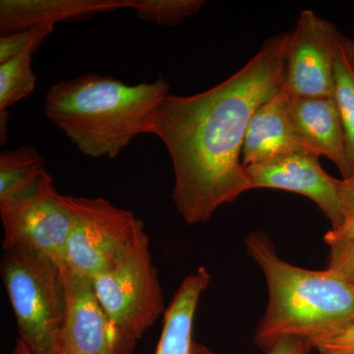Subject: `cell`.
I'll return each instance as SVG.
<instances>
[{
    "instance_id": "22",
    "label": "cell",
    "mask_w": 354,
    "mask_h": 354,
    "mask_svg": "<svg viewBox=\"0 0 354 354\" xmlns=\"http://www.w3.org/2000/svg\"><path fill=\"white\" fill-rule=\"evenodd\" d=\"M339 204L344 221L354 216V174L339 180Z\"/></svg>"
},
{
    "instance_id": "2",
    "label": "cell",
    "mask_w": 354,
    "mask_h": 354,
    "mask_svg": "<svg viewBox=\"0 0 354 354\" xmlns=\"http://www.w3.org/2000/svg\"><path fill=\"white\" fill-rule=\"evenodd\" d=\"M169 95V85L162 79L131 86L113 76L85 74L53 84L44 109L84 155L113 158L135 137L152 134Z\"/></svg>"
},
{
    "instance_id": "25",
    "label": "cell",
    "mask_w": 354,
    "mask_h": 354,
    "mask_svg": "<svg viewBox=\"0 0 354 354\" xmlns=\"http://www.w3.org/2000/svg\"><path fill=\"white\" fill-rule=\"evenodd\" d=\"M193 354H216L213 351H209L208 348L203 346V344H197L194 342L193 344Z\"/></svg>"
},
{
    "instance_id": "20",
    "label": "cell",
    "mask_w": 354,
    "mask_h": 354,
    "mask_svg": "<svg viewBox=\"0 0 354 354\" xmlns=\"http://www.w3.org/2000/svg\"><path fill=\"white\" fill-rule=\"evenodd\" d=\"M329 246L326 270L334 272L354 288V241H337Z\"/></svg>"
},
{
    "instance_id": "13",
    "label": "cell",
    "mask_w": 354,
    "mask_h": 354,
    "mask_svg": "<svg viewBox=\"0 0 354 354\" xmlns=\"http://www.w3.org/2000/svg\"><path fill=\"white\" fill-rule=\"evenodd\" d=\"M134 0H1L0 29L20 32L94 14L133 8Z\"/></svg>"
},
{
    "instance_id": "9",
    "label": "cell",
    "mask_w": 354,
    "mask_h": 354,
    "mask_svg": "<svg viewBox=\"0 0 354 354\" xmlns=\"http://www.w3.org/2000/svg\"><path fill=\"white\" fill-rule=\"evenodd\" d=\"M253 188H272L297 193L309 198L332 223H344L339 204V179L324 171L319 157L311 153H293L245 169Z\"/></svg>"
},
{
    "instance_id": "15",
    "label": "cell",
    "mask_w": 354,
    "mask_h": 354,
    "mask_svg": "<svg viewBox=\"0 0 354 354\" xmlns=\"http://www.w3.org/2000/svg\"><path fill=\"white\" fill-rule=\"evenodd\" d=\"M346 133V153L354 174V41L337 32L334 50V94Z\"/></svg>"
},
{
    "instance_id": "10",
    "label": "cell",
    "mask_w": 354,
    "mask_h": 354,
    "mask_svg": "<svg viewBox=\"0 0 354 354\" xmlns=\"http://www.w3.org/2000/svg\"><path fill=\"white\" fill-rule=\"evenodd\" d=\"M66 309L60 354H113L108 316L95 293L93 279L62 266Z\"/></svg>"
},
{
    "instance_id": "23",
    "label": "cell",
    "mask_w": 354,
    "mask_h": 354,
    "mask_svg": "<svg viewBox=\"0 0 354 354\" xmlns=\"http://www.w3.org/2000/svg\"><path fill=\"white\" fill-rule=\"evenodd\" d=\"M309 341L301 337H285L274 344L266 354H308L311 349Z\"/></svg>"
},
{
    "instance_id": "17",
    "label": "cell",
    "mask_w": 354,
    "mask_h": 354,
    "mask_svg": "<svg viewBox=\"0 0 354 354\" xmlns=\"http://www.w3.org/2000/svg\"><path fill=\"white\" fill-rule=\"evenodd\" d=\"M32 55L27 51L0 64V111H7L36 88L37 78L31 67Z\"/></svg>"
},
{
    "instance_id": "8",
    "label": "cell",
    "mask_w": 354,
    "mask_h": 354,
    "mask_svg": "<svg viewBox=\"0 0 354 354\" xmlns=\"http://www.w3.org/2000/svg\"><path fill=\"white\" fill-rule=\"evenodd\" d=\"M337 28L304 10L290 32L283 88L290 97H333Z\"/></svg>"
},
{
    "instance_id": "5",
    "label": "cell",
    "mask_w": 354,
    "mask_h": 354,
    "mask_svg": "<svg viewBox=\"0 0 354 354\" xmlns=\"http://www.w3.org/2000/svg\"><path fill=\"white\" fill-rule=\"evenodd\" d=\"M92 279L108 316L113 354H131L140 337L165 312L146 232L124 259Z\"/></svg>"
},
{
    "instance_id": "18",
    "label": "cell",
    "mask_w": 354,
    "mask_h": 354,
    "mask_svg": "<svg viewBox=\"0 0 354 354\" xmlns=\"http://www.w3.org/2000/svg\"><path fill=\"white\" fill-rule=\"evenodd\" d=\"M205 4L204 0H134L132 9L141 19L174 27L199 12Z\"/></svg>"
},
{
    "instance_id": "19",
    "label": "cell",
    "mask_w": 354,
    "mask_h": 354,
    "mask_svg": "<svg viewBox=\"0 0 354 354\" xmlns=\"http://www.w3.org/2000/svg\"><path fill=\"white\" fill-rule=\"evenodd\" d=\"M55 30V26H38L24 31L2 35L0 38V64L19 57L27 51L36 53L44 39Z\"/></svg>"
},
{
    "instance_id": "4",
    "label": "cell",
    "mask_w": 354,
    "mask_h": 354,
    "mask_svg": "<svg viewBox=\"0 0 354 354\" xmlns=\"http://www.w3.org/2000/svg\"><path fill=\"white\" fill-rule=\"evenodd\" d=\"M1 277L20 339L32 354H60L66 309L62 266L32 249H3Z\"/></svg>"
},
{
    "instance_id": "21",
    "label": "cell",
    "mask_w": 354,
    "mask_h": 354,
    "mask_svg": "<svg viewBox=\"0 0 354 354\" xmlns=\"http://www.w3.org/2000/svg\"><path fill=\"white\" fill-rule=\"evenodd\" d=\"M309 342L311 348L317 349L320 354H354V324Z\"/></svg>"
},
{
    "instance_id": "14",
    "label": "cell",
    "mask_w": 354,
    "mask_h": 354,
    "mask_svg": "<svg viewBox=\"0 0 354 354\" xmlns=\"http://www.w3.org/2000/svg\"><path fill=\"white\" fill-rule=\"evenodd\" d=\"M211 283V274L200 267L179 286L165 310L164 328L155 354H193L192 330L202 293Z\"/></svg>"
},
{
    "instance_id": "24",
    "label": "cell",
    "mask_w": 354,
    "mask_h": 354,
    "mask_svg": "<svg viewBox=\"0 0 354 354\" xmlns=\"http://www.w3.org/2000/svg\"><path fill=\"white\" fill-rule=\"evenodd\" d=\"M14 354H32L31 349L29 348V346L25 344L24 341L22 339H19L16 344L15 351H14Z\"/></svg>"
},
{
    "instance_id": "6",
    "label": "cell",
    "mask_w": 354,
    "mask_h": 354,
    "mask_svg": "<svg viewBox=\"0 0 354 354\" xmlns=\"http://www.w3.org/2000/svg\"><path fill=\"white\" fill-rule=\"evenodd\" d=\"M64 199L72 216L65 264L90 279L124 259L145 232L143 221L131 211L104 198Z\"/></svg>"
},
{
    "instance_id": "3",
    "label": "cell",
    "mask_w": 354,
    "mask_h": 354,
    "mask_svg": "<svg viewBox=\"0 0 354 354\" xmlns=\"http://www.w3.org/2000/svg\"><path fill=\"white\" fill-rule=\"evenodd\" d=\"M249 255L267 281L269 301L255 342L268 351L285 337L312 341L354 324V288L334 272L302 269L281 259L267 234H248Z\"/></svg>"
},
{
    "instance_id": "7",
    "label": "cell",
    "mask_w": 354,
    "mask_h": 354,
    "mask_svg": "<svg viewBox=\"0 0 354 354\" xmlns=\"http://www.w3.org/2000/svg\"><path fill=\"white\" fill-rule=\"evenodd\" d=\"M3 249L21 246L65 264L72 216L53 176L44 172L36 183L0 202Z\"/></svg>"
},
{
    "instance_id": "1",
    "label": "cell",
    "mask_w": 354,
    "mask_h": 354,
    "mask_svg": "<svg viewBox=\"0 0 354 354\" xmlns=\"http://www.w3.org/2000/svg\"><path fill=\"white\" fill-rule=\"evenodd\" d=\"M290 32L274 35L236 73L200 94H169L152 130L174 165V201L189 225L251 190L242 149L255 111L285 85Z\"/></svg>"
},
{
    "instance_id": "12",
    "label": "cell",
    "mask_w": 354,
    "mask_h": 354,
    "mask_svg": "<svg viewBox=\"0 0 354 354\" xmlns=\"http://www.w3.org/2000/svg\"><path fill=\"white\" fill-rule=\"evenodd\" d=\"M288 101L290 95L283 87L253 114L242 149V165L245 169L283 156L309 153L291 125Z\"/></svg>"
},
{
    "instance_id": "16",
    "label": "cell",
    "mask_w": 354,
    "mask_h": 354,
    "mask_svg": "<svg viewBox=\"0 0 354 354\" xmlns=\"http://www.w3.org/2000/svg\"><path fill=\"white\" fill-rule=\"evenodd\" d=\"M46 171L43 158L32 146L0 155V202L29 187Z\"/></svg>"
},
{
    "instance_id": "11",
    "label": "cell",
    "mask_w": 354,
    "mask_h": 354,
    "mask_svg": "<svg viewBox=\"0 0 354 354\" xmlns=\"http://www.w3.org/2000/svg\"><path fill=\"white\" fill-rule=\"evenodd\" d=\"M288 115L307 152L329 158L344 178L353 176L346 153V133L334 97H290Z\"/></svg>"
}]
</instances>
